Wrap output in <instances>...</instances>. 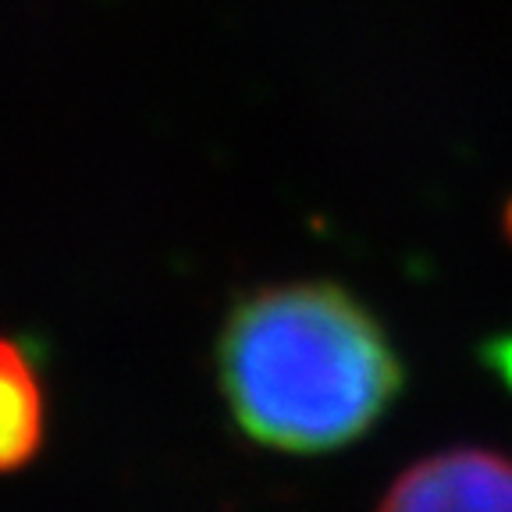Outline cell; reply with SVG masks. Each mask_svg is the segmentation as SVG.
I'll return each mask as SVG.
<instances>
[{
  "instance_id": "3",
  "label": "cell",
  "mask_w": 512,
  "mask_h": 512,
  "mask_svg": "<svg viewBox=\"0 0 512 512\" xmlns=\"http://www.w3.org/2000/svg\"><path fill=\"white\" fill-rule=\"evenodd\" d=\"M47 434L40 374L11 338H0V473L32 463Z\"/></svg>"
},
{
  "instance_id": "1",
  "label": "cell",
  "mask_w": 512,
  "mask_h": 512,
  "mask_svg": "<svg viewBox=\"0 0 512 512\" xmlns=\"http://www.w3.org/2000/svg\"><path fill=\"white\" fill-rule=\"evenodd\" d=\"M217 377L235 424L274 452H335L402 392V360L381 320L328 281L249 292L217 342Z\"/></svg>"
},
{
  "instance_id": "4",
  "label": "cell",
  "mask_w": 512,
  "mask_h": 512,
  "mask_svg": "<svg viewBox=\"0 0 512 512\" xmlns=\"http://www.w3.org/2000/svg\"><path fill=\"white\" fill-rule=\"evenodd\" d=\"M505 228H509V235H512V203H509V214H505Z\"/></svg>"
},
{
  "instance_id": "2",
  "label": "cell",
  "mask_w": 512,
  "mask_h": 512,
  "mask_svg": "<svg viewBox=\"0 0 512 512\" xmlns=\"http://www.w3.org/2000/svg\"><path fill=\"white\" fill-rule=\"evenodd\" d=\"M377 512H512V459L448 448L399 473Z\"/></svg>"
}]
</instances>
